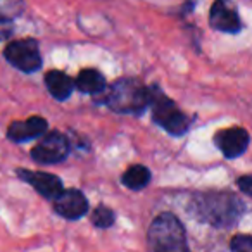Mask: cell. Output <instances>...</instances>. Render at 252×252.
Returning <instances> with one entry per match:
<instances>
[{
	"mask_svg": "<svg viewBox=\"0 0 252 252\" xmlns=\"http://www.w3.org/2000/svg\"><path fill=\"white\" fill-rule=\"evenodd\" d=\"M244 202L235 193L224 190H207L195 193L189 206V211L195 220L214 228H230L237 224L244 214Z\"/></svg>",
	"mask_w": 252,
	"mask_h": 252,
	"instance_id": "obj_1",
	"label": "cell"
},
{
	"mask_svg": "<svg viewBox=\"0 0 252 252\" xmlns=\"http://www.w3.org/2000/svg\"><path fill=\"white\" fill-rule=\"evenodd\" d=\"M102 94V104L119 114H140L151 107L152 100V87L137 78H121Z\"/></svg>",
	"mask_w": 252,
	"mask_h": 252,
	"instance_id": "obj_2",
	"label": "cell"
},
{
	"mask_svg": "<svg viewBox=\"0 0 252 252\" xmlns=\"http://www.w3.org/2000/svg\"><path fill=\"white\" fill-rule=\"evenodd\" d=\"M152 252H190L182 221L171 213H161L149 228Z\"/></svg>",
	"mask_w": 252,
	"mask_h": 252,
	"instance_id": "obj_3",
	"label": "cell"
},
{
	"mask_svg": "<svg viewBox=\"0 0 252 252\" xmlns=\"http://www.w3.org/2000/svg\"><path fill=\"white\" fill-rule=\"evenodd\" d=\"M152 119L173 137H183L190 130L192 118L180 111L178 105L159 87H152Z\"/></svg>",
	"mask_w": 252,
	"mask_h": 252,
	"instance_id": "obj_4",
	"label": "cell"
},
{
	"mask_svg": "<svg viewBox=\"0 0 252 252\" xmlns=\"http://www.w3.org/2000/svg\"><path fill=\"white\" fill-rule=\"evenodd\" d=\"M4 56L9 64L18 67L23 73H35L42 67L38 43L32 38L14 40V42L7 43V47L4 49Z\"/></svg>",
	"mask_w": 252,
	"mask_h": 252,
	"instance_id": "obj_5",
	"label": "cell"
},
{
	"mask_svg": "<svg viewBox=\"0 0 252 252\" xmlns=\"http://www.w3.org/2000/svg\"><path fill=\"white\" fill-rule=\"evenodd\" d=\"M69 140L61 131H47L32 149V159L38 164H57L69 154Z\"/></svg>",
	"mask_w": 252,
	"mask_h": 252,
	"instance_id": "obj_6",
	"label": "cell"
},
{
	"mask_svg": "<svg viewBox=\"0 0 252 252\" xmlns=\"http://www.w3.org/2000/svg\"><path fill=\"white\" fill-rule=\"evenodd\" d=\"M209 25L216 32L235 35L242 30L240 16L231 0H214L209 11Z\"/></svg>",
	"mask_w": 252,
	"mask_h": 252,
	"instance_id": "obj_7",
	"label": "cell"
},
{
	"mask_svg": "<svg viewBox=\"0 0 252 252\" xmlns=\"http://www.w3.org/2000/svg\"><path fill=\"white\" fill-rule=\"evenodd\" d=\"M249 142H251L249 131L245 128H242V126H233V128L221 130L214 137V144L226 159L240 158L247 151Z\"/></svg>",
	"mask_w": 252,
	"mask_h": 252,
	"instance_id": "obj_8",
	"label": "cell"
},
{
	"mask_svg": "<svg viewBox=\"0 0 252 252\" xmlns=\"http://www.w3.org/2000/svg\"><path fill=\"white\" fill-rule=\"evenodd\" d=\"M54 211L66 220H80L88 213V200L83 192L76 189H67L54 199Z\"/></svg>",
	"mask_w": 252,
	"mask_h": 252,
	"instance_id": "obj_9",
	"label": "cell"
},
{
	"mask_svg": "<svg viewBox=\"0 0 252 252\" xmlns=\"http://www.w3.org/2000/svg\"><path fill=\"white\" fill-rule=\"evenodd\" d=\"M18 176L33 187L36 192L45 199H56L63 192V182L59 176L45 171H28V169H18Z\"/></svg>",
	"mask_w": 252,
	"mask_h": 252,
	"instance_id": "obj_10",
	"label": "cell"
},
{
	"mask_svg": "<svg viewBox=\"0 0 252 252\" xmlns=\"http://www.w3.org/2000/svg\"><path fill=\"white\" fill-rule=\"evenodd\" d=\"M49 123L40 116H32L25 121H14L7 128V138L12 142H28L47 133Z\"/></svg>",
	"mask_w": 252,
	"mask_h": 252,
	"instance_id": "obj_11",
	"label": "cell"
},
{
	"mask_svg": "<svg viewBox=\"0 0 252 252\" xmlns=\"http://www.w3.org/2000/svg\"><path fill=\"white\" fill-rule=\"evenodd\" d=\"M45 85L49 94L57 100H66L74 90V80L63 71L52 69L45 74Z\"/></svg>",
	"mask_w": 252,
	"mask_h": 252,
	"instance_id": "obj_12",
	"label": "cell"
},
{
	"mask_svg": "<svg viewBox=\"0 0 252 252\" xmlns=\"http://www.w3.org/2000/svg\"><path fill=\"white\" fill-rule=\"evenodd\" d=\"M74 87L83 94L98 95L105 90V78L97 69H83L74 80Z\"/></svg>",
	"mask_w": 252,
	"mask_h": 252,
	"instance_id": "obj_13",
	"label": "cell"
},
{
	"mask_svg": "<svg viewBox=\"0 0 252 252\" xmlns=\"http://www.w3.org/2000/svg\"><path fill=\"white\" fill-rule=\"evenodd\" d=\"M121 182L126 189L142 190L149 185V182H151V171H149V168H145V166H142V164L130 166V168L123 173Z\"/></svg>",
	"mask_w": 252,
	"mask_h": 252,
	"instance_id": "obj_14",
	"label": "cell"
},
{
	"mask_svg": "<svg viewBox=\"0 0 252 252\" xmlns=\"http://www.w3.org/2000/svg\"><path fill=\"white\" fill-rule=\"evenodd\" d=\"M116 221V214L107 206H97L92 213V223L97 228H111Z\"/></svg>",
	"mask_w": 252,
	"mask_h": 252,
	"instance_id": "obj_15",
	"label": "cell"
},
{
	"mask_svg": "<svg viewBox=\"0 0 252 252\" xmlns=\"http://www.w3.org/2000/svg\"><path fill=\"white\" fill-rule=\"evenodd\" d=\"M25 11V0H0V14L12 19Z\"/></svg>",
	"mask_w": 252,
	"mask_h": 252,
	"instance_id": "obj_16",
	"label": "cell"
},
{
	"mask_svg": "<svg viewBox=\"0 0 252 252\" xmlns=\"http://www.w3.org/2000/svg\"><path fill=\"white\" fill-rule=\"evenodd\" d=\"M231 252H252V235H235L230 242Z\"/></svg>",
	"mask_w": 252,
	"mask_h": 252,
	"instance_id": "obj_17",
	"label": "cell"
},
{
	"mask_svg": "<svg viewBox=\"0 0 252 252\" xmlns=\"http://www.w3.org/2000/svg\"><path fill=\"white\" fill-rule=\"evenodd\" d=\"M14 33V25H12V19L5 18V16L0 14V42L9 40Z\"/></svg>",
	"mask_w": 252,
	"mask_h": 252,
	"instance_id": "obj_18",
	"label": "cell"
},
{
	"mask_svg": "<svg viewBox=\"0 0 252 252\" xmlns=\"http://www.w3.org/2000/svg\"><path fill=\"white\" fill-rule=\"evenodd\" d=\"M237 185H238V189H240L242 192L252 197V176H249V175L240 176V178L237 180Z\"/></svg>",
	"mask_w": 252,
	"mask_h": 252,
	"instance_id": "obj_19",
	"label": "cell"
}]
</instances>
